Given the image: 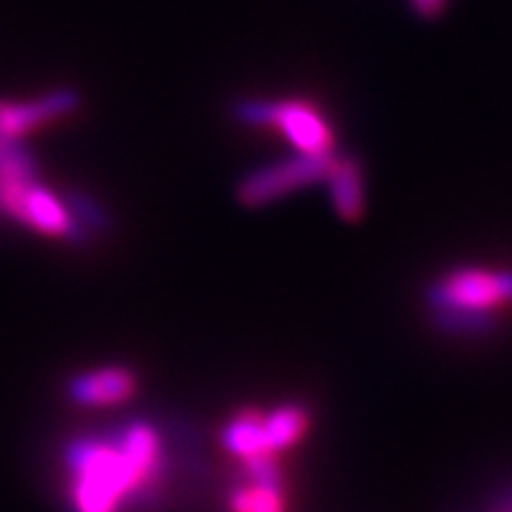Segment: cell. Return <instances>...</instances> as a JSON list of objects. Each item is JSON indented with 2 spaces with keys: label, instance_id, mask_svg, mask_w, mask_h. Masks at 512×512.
Instances as JSON below:
<instances>
[{
  "label": "cell",
  "instance_id": "5b68a950",
  "mask_svg": "<svg viewBox=\"0 0 512 512\" xmlns=\"http://www.w3.org/2000/svg\"><path fill=\"white\" fill-rule=\"evenodd\" d=\"M330 155H309V152H296L288 160L272 162L264 168L254 170L238 183V202L243 207H264L283 196L293 194L298 189H306L311 183H319L327 173Z\"/></svg>",
  "mask_w": 512,
  "mask_h": 512
},
{
  "label": "cell",
  "instance_id": "8992f818",
  "mask_svg": "<svg viewBox=\"0 0 512 512\" xmlns=\"http://www.w3.org/2000/svg\"><path fill=\"white\" fill-rule=\"evenodd\" d=\"M79 108V95L74 89H53L48 95L32 100H0V136L27 139L37 128L58 121Z\"/></svg>",
  "mask_w": 512,
  "mask_h": 512
},
{
  "label": "cell",
  "instance_id": "7c38bea8",
  "mask_svg": "<svg viewBox=\"0 0 512 512\" xmlns=\"http://www.w3.org/2000/svg\"><path fill=\"white\" fill-rule=\"evenodd\" d=\"M411 8L421 19H437L447 8V0H411Z\"/></svg>",
  "mask_w": 512,
  "mask_h": 512
},
{
  "label": "cell",
  "instance_id": "52a82bcc",
  "mask_svg": "<svg viewBox=\"0 0 512 512\" xmlns=\"http://www.w3.org/2000/svg\"><path fill=\"white\" fill-rule=\"evenodd\" d=\"M246 484L230 494L233 512H285L283 473L272 455L243 460Z\"/></svg>",
  "mask_w": 512,
  "mask_h": 512
},
{
  "label": "cell",
  "instance_id": "6da1fadb",
  "mask_svg": "<svg viewBox=\"0 0 512 512\" xmlns=\"http://www.w3.org/2000/svg\"><path fill=\"white\" fill-rule=\"evenodd\" d=\"M63 460L74 512H121L155 492L165 468L160 432L147 421L74 439Z\"/></svg>",
  "mask_w": 512,
  "mask_h": 512
},
{
  "label": "cell",
  "instance_id": "30bf717a",
  "mask_svg": "<svg viewBox=\"0 0 512 512\" xmlns=\"http://www.w3.org/2000/svg\"><path fill=\"white\" fill-rule=\"evenodd\" d=\"M306 429H309V413H306L304 405L288 403L270 413H262L264 452L277 455V452L288 450L304 437Z\"/></svg>",
  "mask_w": 512,
  "mask_h": 512
},
{
  "label": "cell",
  "instance_id": "ba28073f",
  "mask_svg": "<svg viewBox=\"0 0 512 512\" xmlns=\"http://www.w3.org/2000/svg\"><path fill=\"white\" fill-rule=\"evenodd\" d=\"M136 392V374L126 366H102V369L81 371L66 384L71 403L81 408H110L126 403Z\"/></svg>",
  "mask_w": 512,
  "mask_h": 512
},
{
  "label": "cell",
  "instance_id": "4fadbf2b",
  "mask_svg": "<svg viewBox=\"0 0 512 512\" xmlns=\"http://www.w3.org/2000/svg\"><path fill=\"white\" fill-rule=\"evenodd\" d=\"M492 512H512V497H507V499H502V502H499L497 507H494Z\"/></svg>",
  "mask_w": 512,
  "mask_h": 512
},
{
  "label": "cell",
  "instance_id": "277c9868",
  "mask_svg": "<svg viewBox=\"0 0 512 512\" xmlns=\"http://www.w3.org/2000/svg\"><path fill=\"white\" fill-rule=\"evenodd\" d=\"M236 115L249 126H272L288 139L296 152L309 155H330L332 128L322 113L311 108L309 102L285 97V100H243Z\"/></svg>",
  "mask_w": 512,
  "mask_h": 512
},
{
  "label": "cell",
  "instance_id": "3957f363",
  "mask_svg": "<svg viewBox=\"0 0 512 512\" xmlns=\"http://www.w3.org/2000/svg\"><path fill=\"white\" fill-rule=\"evenodd\" d=\"M426 301L439 330L489 335L497 327V311L512 304V270L458 267L429 285Z\"/></svg>",
  "mask_w": 512,
  "mask_h": 512
},
{
  "label": "cell",
  "instance_id": "8fae6325",
  "mask_svg": "<svg viewBox=\"0 0 512 512\" xmlns=\"http://www.w3.org/2000/svg\"><path fill=\"white\" fill-rule=\"evenodd\" d=\"M223 447L241 460L262 458L264 439H262V413L243 411L233 416L223 429ZM275 458V455H272Z\"/></svg>",
  "mask_w": 512,
  "mask_h": 512
},
{
  "label": "cell",
  "instance_id": "7a4b0ae2",
  "mask_svg": "<svg viewBox=\"0 0 512 512\" xmlns=\"http://www.w3.org/2000/svg\"><path fill=\"white\" fill-rule=\"evenodd\" d=\"M0 215L32 233L71 243L84 241L92 225L40 176L27 139L6 136H0Z\"/></svg>",
  "mask_w": 512,
  "mask_h": 512
},
{
  "label": "cell",
  "instance_id": "9c48e42d",
  "mask_svg": "<svg viewBox=\"0 0 512 512\" xmlns=\"http://www.w3.org/2000/svg\"><path fill=\"white\" fill-rule=\"evenodd\" d=\"M322 183H327L332 207H335V212L343 217L345 223L361 220L366 207V186L364 170H361L356 157L335 155L332 152Z\"/></svg>",
  "mask_w": 512,
  "mask_h": 512
}]
</instances>
